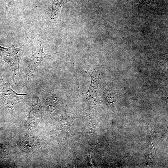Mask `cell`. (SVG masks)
Wrapping results in <instances>:
<instances>
[{
  "instance_id": "obj_1",
  "label": "cell",
  "mask_w": 168,
  "mask_h": 168,
  "mask_svg": "<svg viewBox=\"0 0 168 168\" xmlns=\"http://www.w3.org/2000/svg\"><path fill=\"white\" fill-rule=\"evenodd\" d=\"M34 36L28 37L25 42L19 47H16L13 44L10 47H4L0 45V58L7 63L13 73V79L16 80L21 76L19 65L22 56Z\"/></svg>"
},
{
  "instance_id": "obj_2",
  "label": "cell",
  "mask_w": 168,
  "mask_h": 168,
  "mask_svg": "<svg viewBox=\"0 0 168 168\" xmlns=\"http://www.w3.org/2000/svg\"><path fill=\"white\" fill-rule=\"evenodd\" d=\"M47 43L45 40L40 39L38 40L33 50L31 57L24 72L23 86L26 87L28 93L32 92L31 81L35 72L43 59L51 56L44 52V48Z\"/></svg>"
},
{
  "instance_id": "obj_3",
  "label": "cell",
  "mask_w": 168,
  "mask_h": 168,
  "mask_svg": "<svg viewBox=\"0 0 168 168\" xmlns=\"http://www.w3.org/2000/svg\"><path fill=\"white\" fill-rule=\"evenodd\" d=\"M28 94H18L14 91L3 79L0 71V97L4 100L9 109L21 102Z\"/></svg>"
},
{
  "instance_id": "obj_4",
  "label": "cell",
  "mask_w": 168,
  "mask_h": 168,
  "mask_svg": "<svg viewBox=\"0 0 168 168\" xmlns=\"http://www.w3.org/2000/svg\"><path fill=\"white\" fill-rule=\"evenodd\" d=\"M75 119L74 117L69 114L66 115L61 119L60 127L63 134L66 135L68 134L70 128Z\"/></svg>"
},
{
  "instance_id": "obj_5",
  "label": "cell",
  "mask_w": 168,
  "mask_h": 168,
  "mask_svg": "<svg viewBox=\"0 0 168 168\" xmlns=\"http://www.w3.org/2000/svg\"><path fill=\"white\" fill-rule=\"evenodd\" d=\"M96 134L95 124L92 118L89 119L88 132L86 134L94 135Z\"/></svg>"
},
{
  "instance_id": "obj_6",
  "label": "cell",
  "mask_w": 168,
  "mask_h": 168,
  "mask_svg": "<svg viewBox=\"0 0 168 168\" xmlns=\"http://www.w3.org/2000/svg\"><path fill=\"white\" fill-rule=\"evenodd\" d=\"M35 142L30 138L26 139L23 142L24 146L27 149H34L36 146Z\"/></svg>"
},
{
  "instance_id": "obj_7",
  "label": "cell",
  "mask_w": 168,
  "mask_h": 168,
  "mask_svg": "<svg viewBox=\"0 0 168 168\" xmlns=\"http://www.w3.org/2000/svg\"><path fill=\"white\" fill-rule=\"evenodd\" d=\"M14 1V0H6V6L5 11V19H6L9 16L10 10L13 7Z\"/></svg>"
},
{
  "instance_id": "obj_8",
  "label": "cell",
  "mask_w": 168,
  "mask_h": 168,
  "mask_svg": "<svg viewBox=\"0 0 168 168\" xmlns=\"http://www.w3.org/2000/svg\"><path fill=\"white\" fill-rule=\"evenodd\" d=\"M147 158L150 162H154L155 161L154 156L151 152L150 150H147Z\"/></svg>"
},
{
  "instance_id": "obj_9",
  "label": "cell",
  "mask_w": 168,
  "mask_h": 168,
  "mask_svg": "<svg viewBox=\"0 0 168 168\" xmlns=\"http://www.w3.org/2000/svg\"><path fill=\"white\" fill-rule=\"evenodd\" d=\"M123 158L121 160H120V161H119V162H118V163H109V164H107L108 165H112L113 166H112L111 167H118L119 166H120L123 163V162H124V161H123Z\"/></svg>"
}]
</instances>
